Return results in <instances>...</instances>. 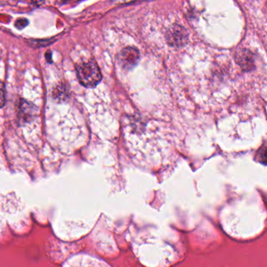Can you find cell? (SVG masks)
I'll use <instances>...</instances> for the list:
<instances>
[{
	"label": "cell",
	"instance_id": "6da1fadb",
	"mask_svg": "<svg viewBox=\"0 0 267 267\" xmlns=\"http://www.w3.org/2000/svg\"><path fill=\"white\" fill-rule=\"evenodd\" d=\"M78 81L83 86L94 88L102 81V74L99 66L94 61L82 63L77 66Z\"/></svg>",
	"mask_w": 267,
	"mask_h": 267
},
{
	"label": "cell",
	"instance_id": "7a4b0ae2",
	"mask_svg": "<svg viewBox=\"0 0 267 267\" xmlns=\"http://www.w3.org/2000/svg\"><path fill=\"white\" fill-rule=\"evenodd\" d=\"M63 267H112L103 260L90 255L78 254L69 259Z\"/></svg>",
	"mask_w": 267,
	"mask_h": 267
},
{
	"label": "cell",
	"instance_id": "3957f363",
	"mask_svg": "<svg viewBox=\"0 0 267 267\" xmlns=\"http://www.w3.org/2000/svg\"><path fill=\"white\" fill-rule=\"evenodd\" d=\"M166 41L170 46L180 48L188 43V31L182 26L174 24L166 33Z\"/></svg>",
	"mask_w": 267,
	"mask_h": 267
},
{
	"label": "cell",
	"instance_id": "277c9868",
	"mask_svg": "<svg viewBox=\"0 0 267 267\" xmlns=\"http://www.w3.org/2000/svg\"><path fill=\"white\" fill-rule=\"evenodd\" d=\"M120 66L124 70H130L138 64L140 52L136 48L126 47L123 48L118 56Z\"/></svg>",
	"mask_w": 267,
	"mask_h": 267
},
{
	"label": "cell",
	"instance_id": "5b68a950",
	"mask_svg": "<svg viewBox=\"0 0 267 267\" xmlns=\"http://www.w3.org/2000/svg\"><path fill=\"white\" fill-rule=\"evenodd\" d=\"M236 61L244 70H250L254 68V59L250 51L243 49L238 52Z\"/></svg>",
	"mask_w": 267,
	"mask_h": 267
},
{
	"label": "cell",
	"instance_id": "8992f818",
	"mask_svg": "<svg viewBox=\"0 0 267 267\" xmlns=\"http://www.w3.org/2000/svg\"><path fill=\"white\" fill-rule=\"evenodd\" d=\"M19 117L22 121H27L31 120L33 116L36 115V108L33 105L30 104L29 102L22 100L19 103Z\"/></svg>",
	"mask_w": 267,
	"mask_h": 267
},
{
	"label": "cell",
	"instance_id": "52a82bcc",
	"mask_svg": "<svg viewBox=\"0 0 267 267\" xmlns=\"http://www.w3.org/2000/svg\"><path fill=\"white\" fill-rule=\"evenodd\" d=\"M29 21L26 18H19L15 21V27L18 30H23L28 25Z\"/></svg>",
	"mask_w": 267,
	"mask_h": 267
},
{
	"label": "cell",
	"instance_id": "ba28073f",
	"mask_svg": "<svg viewBox=\"0 0 267 267\" xmlns=\"http://www.w3.org/2000/svg\"><path fill=\"white\" fill-rule=\"evenodd\" d=\"M5 88L4 84L0 81V108L5 104Z\"/></svg>",
	"mask_w": 267,
	"mask_h": 267
},
{
	"label": "cell",
	"instance_id": "9c48e42d",
	"mask_svg": "<svg viewBox=\"0 0 267 267\" xmlns=\"http://www.w3.org/2000/svg\"><path fill=\"white\" fill-rule=\"evenodd\" d=\"M258 159H260V162L261 163H266V146H264L262 149L258 151V156H257Z\"/></svg>",
	"mask_w": 267,
	"mask_h": 267
},
{
	"label": "cell",
	"instance_id": "30bf717a",
	"mask_svg": "<svg viewBox=\"0 0 267 267\" xmlns=\"http://www.w3.org/2000/svg\"><path fill=\"white\" fill-rule=\"evenodd\" d=\"M30 1L34 5H38V6L42 5L45 2V0H30Z\"/></svg>",
	"mask_w": 267,
	"mask_h": 267
},
{
	"label": "cell",
	"instance_id": "8fae6325",
	"mask_svg": "<svg viewBox=\"0 0 267 267\" xmlns=\"http://www.w3.org/2000/svg\"><path fill=\"white\" fill-rule=\"evenodd\" d=\"M70 2H78V1H81V0H69Z\"/></svg>",
	"mask_w": 267,
	"mask_h": 267
}]
</instances>
